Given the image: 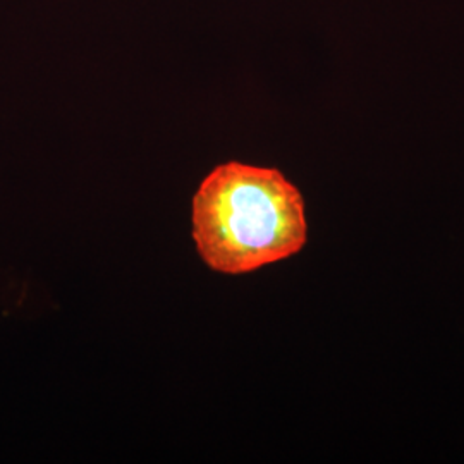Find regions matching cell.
<instances>
[{
    "instance_id": "1",
    "label": "cell",
    "mask_w": 464,
    "mask_h": 464,
    "mask_svg": "<svg viewBox=\"0 0 464 464\" xmlns=\"http://www.w3.org/2000/svg\"><path fill=\"white\" fill-rule=\"evenodd\" d=\"M193 237L217 272L236 276L281 262L306 243L303 197L276 169L222 164L193 198Z\"/></svg>"
}]
</instances>
